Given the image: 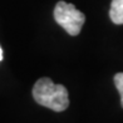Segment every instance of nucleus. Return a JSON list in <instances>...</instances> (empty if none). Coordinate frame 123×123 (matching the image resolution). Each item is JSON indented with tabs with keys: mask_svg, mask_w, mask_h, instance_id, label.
Returning a JSON list of instances; mask_svg holds the SVG:
<instances>
[{
	"mask_svg": "<svg viewBox=\"0 0 123 123\" xmlns=\"http://www.w3.org/2000/svg\"><path fill=\"white\" fill-rule=\"evenodd\" d=\"M34 100L54 112H63L69 105V94L62 84H54L49 78H40L33 87Z\"/></svg>",
	"mask_w": 123,
	"mask_h": 123,
	"instance_id": "nucleus-1",
	"label": "nucleus"
},
{
	"mask_svg": "<svg viewBox=\"0 0 123 123\" xmlns=\"http://www.w3.org/2000/svg\"><path fill=\"white\" fill-rule=\"evenodd\" d=\"M54 19L69 35L75 37L82 30L86 21V15L73 4L59 1L54 8Z\"/></svg>",
	"mask_w": 123,
	"mask_h": 123,
	"instance_id": "nucleus-2",
	"label": "nucleus"
},
{
	"mask_svg": "<svg viewBox=\"0 0 123 123\" xmlns=\"http://www.w3.org/2000/svg\"><path fill=\"white\" fill-rule=\"evenodd\" d=\"M109 16L114 24H123V0H112Z\"/></svg>",
	"mask_w": 123,
	"mask_h": 123,
	"instance_id": "nucleus-3",
	"label": "nucleus"
},
{
	"mask_svg": "<svg viewBox=\"0 0 123 123\" xmlns=\"http://www.w3.org/2000/svg\"><path fill=\"white\" fill-rule=\"evenodd\" d=\"M113 80H114V86L117 88V91L121 94V104L123 108V73H117L113 78Z\"/></svg>",
	"mask_w": 123,
	"mask_h": 123,
	"instance_id": "nucleus-4",
	"label": "nucleus"
},
{
	"mask_svg": "<svg viewBox=\"0 0 123 123\" xmlns=\"http://www.w3.org/2000/svg\"><path fill=\"white\" fill-rule=\"evenodd\" d=\"M3 60V49H1V47H0V62Z\"/></svg>",
	"mask_w": 123,
	"mask_h": 123,
	"instance_id": "nucleus-5",
	"label": "nucleus"
}]
</instances>
